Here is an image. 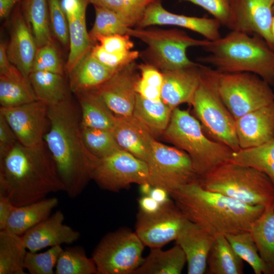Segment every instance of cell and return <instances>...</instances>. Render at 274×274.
I'll list each match as a JSON object with an SVG mask.
<instances>
[{"label":"cell","instance_id":"cell-10","mask_svg":"<svg viewBox=\"0 0 274 274\" xmlns=\"http://www.w3.org/2000/svg\"><path fill=\"white\" fill-rule=\"evenodd\" d=\"M218 90L235 120L274 102V92L270 85L251 73L219 71Z\"/></svg>","mask_w":274,"mask_h":274},{"label":"cell","instance_id":"cell-31","mask_svg":"<svg viewBox=\"0 0 274 274\" xmlns=\"http://www.w3.org/2000/svg\"><path fill=\"white\" fill-rule=\"evenodd\" d=\"M270 274H274V206L265 208L249 230Z\"/></svg>","mask_w":274,"mask_h":274},{"label":"cell","instance_id":"cell-5","mask_svg":"<svg viewBox=\"0 0 274 274\" xmlns=\"http://www.w3.org/2000/svg\"><path fill=\"white\" fill-rule=\"evenodd\" d=\"M165 139L190 157L198 177L229 161L233 152L224 144L208 138L202 126L188 110L176 108L163 133Z\"/></svg>","mask_w":274,"mask_h":274},{"label":"cell","instance_id":"cell-9","mask_svg":"<svg viewBox=\"0 0 274 274\" xmlns=\"http://www.w3.org/2000/svg\"><path fill=\"white\" fill-rule=\"evenodd\" d=\"M145 246L135 231L123 227L105 235L91 257L98 274H133L143 260Z\"/></svg>","mask_w":274,"mask_h":274},{"label":"cell","instance_id":"cell-48","mask_svg":"<svg viewBox=\"0 0 274 274\" xmlns=\"http://www.w3.org/2000/svg\"><path fill=\"white\" fill-rule=\"evenodd\" d=\"M128 35H115L99 37L96 42L106 51L112 53H123L131 51L134 46Z\"/></svg>","mask_w":274,"mask_h":274},{"label":"cell","instance_id":"cell-32","mask_svg":"<svg viewBox=\"0 0 274 274\" xmlns=\"http://www.w3.org/2000/svg\"><path fill=\"white\" fill-rule=\"evenodd\" d=\"M28 78L38 100L48 106L70 98L63 75L42 72H31Z\"/></svg>","mask_w":274,"mask_h":274},{"label":"cell","instance_id":"cell-50","mask_svg":"<svg viewBox=\"0 0 274 274\" xmlns=\"http://www.w3.org/2000/svg\"><path fill=\"white\" fill-rule=\"evenodd\" d=\"M67 19L86 12L90 0H60Z\"/></svg>","mask_w":274,"mask_h":274},{"label":"cell","instance_id":"cell-43","mask_svg":"<svg viewBox=\"0 0 274 274\" xmlns=\"http://www.w3.org/2000/svg\"><path fill=\"white\" fill-rule=\"evenodd\" d=\"M62 250L59 245L52 247L42 253L27 251L24 267L30 274H54V268Z\"/></svg>","mask_w":274,"mask_h":274},{"label":"cell","instance_id":"cell-4","mask_svg":"<svg viewBox=\"0 0 274 274\" xmlns=\"http://www.w3.org/2000/svg\"><path fill=\"white\" fill-rule=\"evenodd\" d=\"M200 60L222 73L248 72L274 85V49L257 35L231 31L203 47Z\"/></svg>","mask_w":274,"mask_h":274},{"label":"cell","instance_id":"cell-11","mask_svg":"<svg viewBox=\"0 0 274 274\" xmlns=\"http://www.w3.org/2000/svg\"><path fill=\"white\" fill-rule=\"evenodd\" d=\"M148 183L169 193L198 179L189 156L184 151L157 142L151 144L146 161Z\"/></svg>","mask_w":274,"mask_h":274},{"label":"cell","instance_id":"cell-25","mask_svg":"<svg viewBox=\"0 0 274 274\" xmlns=\"http://www.w3.org/2000/svg\"><path fill=\"white\" fill-rule=\"evenodd\" d=\"M38 100L29 78L12 63L0 72L1 107L19 106Z\"/></svg>","mask_w":274,"mask_h":274},{"label":"cell","instance_id":"cell-53","mask_svg":"<svg viewBox=\"0 0 274 274\" xmlns=\"http://www.w3.org/2000/svg\"><path fill=\"white\" fill-rule=\"evenodd\" d=\"M149 195L161 204L172 199L169 192L165 189L159 187H153Z\"/></svg>","mask_w":274,"mask_h":274},{"label":"cell","instance_id":"cell-6","mask_svg":"<svg viewBox=\"0 0 274 274\" xmlns=\"http://www.w3.org/2000/svg\"><path fill=\"white\" fill-rule=\"evenodd\" d=\"M201 186L250 206H274V185L253 167L228 161L199 177Z\"/></svg>","mask_w":274,"mask_h":274},{"label":"cell","instance_id":"cell-28","mask_svg":"<svg viewBox=\"0 0 274 274\" xmlns=\"http://www.w3.org/2000/svg\"><path fill=\"white\" fill-rule=\"evenodd\" d=\"M75 94L81 111V126L112 131L115 115L105 105L96 89Z\"/></svg>","mask_w":274,"mask_h":274},{"label":"cell","instance_id":"cell-33","mask_svg":"<svg viewBox=\"0 0 274 274\" xmlns=\"http://www.w3.org/2000/svg\"><path fill=\"white\" fill-rule=\"evenodd\" d=\"M27 249L22 237L4 229L0 230V274H24Z\"/></svg>","mask_w":274,"mask_h":274},{"label":"cell","instance_id":"cell-46","mask_svg":"<svg viewBox=\"0 0 274 274\" xmlns=\"http://www.w3.org/2000/svg\"><path fill=\"white\" fill-rule=\"evenodd\" d=\"M90 51L91 54L100 62L115 70H119L135 61L140 53L136 50L123 53H110L105 50L98 44H95Z\"/></svg>","mask_w":274,"mask_h":274},{"label":"cell","instance_id":"cell-40","mask_svg":"<svg viewBox=\"0 0 274 274\" xmlns=\"http://www.w3.org/2000/svg\"><path fill=\"white\" fill-rule=\"evenodd\" d=\"M93 6L95 18L89 36L94 44L99 37L128 34L130 27L118 15L105 8Z\"/></svg>","mask_w":274,"mask_h":274},{"label":"cell","instance_id":"cell-27","mask_svg":"<svg viewBox=\"0 0 274 274\" xmlns=\"http://www.w3.org/2000/svg\"><path fill=\"white\" fill-rule=\"evenodd\" d=\"M150 248L133 274H180L187 260L181 248L177 244L169 249Z\"/></svg>","mask_w":274,"mask_h":274},{"label":"cell","instance_id":"cell-37","mask_svg":"<svg viewBox=\"0 0 274 274\" xmlns=\"http://www.w3.org/2000/svg\"><path fill=\"white\" fill-rule=\"evenodd\" d=\"M225 236L236 254L250 265L255 274H270L249 231L229 234Z\"/></svg>","mask_w":274,"mask_h":274},{"label":"cell","instance_id":"cell-42","mask_svg":"<svg viewBox=\"0 0 274 274\" xmlns=\"http://www.w3.org/2000/svg\"><path fill=\"white\" fill-rule=\"evenodd\" d=\"M138 67L141 76L135 85L136 93L146 99L160 100L163 79L162 73L146 63L138 65Z\"/></svg>","mask_w":274,"mask_h":274},{"label":"cell","instance_id":"cell-8","mask_svg":"<svg viewBox=\"0 0 274 274\" xmlns=\"http://www.w3.org/2000/svg\"><path fill=\"white\" fill-rule=\"evenodd\" d=\"M127 35L146 44L147 48L140 53V56L144 63L161 72L192 64L194 62L187 55V49L191 47L203 48L210 42L207 39H196L177 28L130 27Z\"/></svg>","mask_w":274,"mask_h":274},{"label":"cell","instance_id":"cell-20","mask_svg":"<svg viewBox=\"0 0 274 274\" xmlns=\"http://www.w3.org/2000/svg\"><path fill=\"white\" fill-rule=\"evenodd\" d=\"M213 236L198 225L185 221L175 240L186 256L188 274H203L207 271L208 255Z\"/></svg>","mask_w":274,"mask_h":274},{"label":"cell","instance_id":"cell-34","mask_svg":"<svg viewBox=\"0 0 274 274\" xmlns=\"http://www.w3.org/2000/svg\"><path fill=\"white\" fill-rule=\"evenodd\" d=\"M229 161L256 169L274 185V138L257 146L233 151Z\"/></svg>","mask_w":274,"mask_h":274},{"label":"cell","instance_id":"cell-22","mask_svg":"<svg viewBox=\"0 0 274 274\" xmlns=\"http://www.w3.org/2000/svg\"><path fill=\"white\" fill-rule=\"evenodd\" d=\"M14 18L7 54L11 63L28 77L38 46L31 28L19 10Z\"/></svg>","mask_w":274,"mask_h":274},{"label":"cell","instance_id":"cell-36","mask_svg":"<svg viewBox=\"0 0 274 274\" xmlns=\"http://www.w3.org/2000/svg\"><path fill=\"white\" fill-rule=\"evenodd\" d=\"M70 52L65 65L69 73L94 45L86 28V13L67 18Z\"/></svg>","mask_w":274,"mask_h":274},{"label":"cell","instance_id":"cell-57","mask_svg":"<svg viewBox=\"0 0 274 274\" xmlns=\"http://www.w3.org/2000/svg\"><path fill=\"white\" fill-rule=\"evenodd\" d=\"M271 33L274 41V15H273L271 24Z\"/></svg>","mask_w":274,"mask_h":274},{"label":"cell","instance_id":"cell-47","mask_svg":"<svg viewBox=\"0 0 274 274\" xmlns=\"http://www.w3.org/2000/svg\"><path fill=\"white\" fill-rule=\"evenodd\" d=\"M196 5L210 13L221 25L228 26L230 14V0H183Z\"/></svg>","mask_w":274,"mask_h":274},{"label":"cell","instance_id":"cell-16","mask_svg":"<svg viewBox=\"0 0 274 274\" xmlns=\"http://www.w3.org/2000/svg\"><path fill=\"white\" fill-rule=\"evenodd\" d=\"M135 61L116 72L107 81L96 88L102 100L115 116L133 115L139 78Z\"/></svg>","mask_w":274,"mask_h":274},{"label":"cell","instance_id":"cell-19","mask_svg":"<svg viewBox=\"0 0 274 274\" xmlns=\"http://www.w3.org/2000/svg\"><path fill=\"white\" fill-rule=\"evenodd\" d=\"M201 64L162 72L161 100L173 110L181 104L192 105L198 86Z\"/></svg>","mask_w":274,"mask_h":274},{"label":"cell","instance_id":"cell-45","mask_svg":"<svg viewBox=\"0 0 274 274\" xmlns=\"http://www.w3.org/2000/svg\"><path fill=\"white\" fill-rule=\"evenodd\" d=\"M51 28L58 41L65 46L69 45V29L66 16L60 0H48Z\"/></svg>","mask_w":274,"mask_h":274},{"label":"cell","instance_id":"cell-58","mask_svg":"<svg viewBox=\"0 0 274 274\" xmlns=\"http://www.w3.org/2000/svg\"><path fill=\"white\" fill-rule=\"evenodd\" d=\"M273 12L274 13V5H273Z\"/></svg>","mask_w":274,"mask_h":274},{"label":"cell","instance_id":"cell-18","mask_svg":"<svg viewBox=\"0 0 274 274\" xmlns=\"http://www.w3.org/2000/svg\"><path fill=\"white\" fill-rule=\"evenodd\" d=\"M64 215L57 210L22 235L28 251L37 252L62 244H71L80 238V233L63 223Z\"/></svg>","mask_w":274,"mask_h":274},{"label":"cell","instance_id":"cell-21","mask_svg":"<svg viewBox=\"0 0 274 274\" xmlns=\"http://www.w3.org/2000/svg\"><path fill=\"white\" fill-rule=\"evenodd\" d=\"M241 149L263 144L274 138V102L235 119Z\"/></svg>","mask_w":274,"mask_h":274},{"label":"cell","instance_id":"cell-7","mask_svg":"<svg viewBox=\"0 0 274 274\" xmlns=\"http://www.w3.org/2000/svg\"><path fill=\"white\" fill-rule=\"evenodd\" d=\"M219 71L201 64L200 81L192 106L202 126L214 140L233 151L240 147L235 129V120L218 90Z\"/></svg>","mask_w":274,"mask_h":274},{"label":"cell","instance_id":"cell-55","mask_svg":"<svg viewBox=\"0 0 274 274\" xmlns=\"http://www.w3.org/2000/svg\"><path fill=\"white\" fill-rule=\"evenodd\" d=\"M12 64L7 51L6 45L2 42L0 44V72L9 67Z\"/></svg>","mask_w":274,"mask_h":274},{"label":"cell","instance_id":"cell-44","mask_svg":"<svg viewBox=\"0 0 274 274\" xmlns=\"http://www.w3.org/2000/svg\"><path fill=\"white\" fill-rule=\"evenodd\" d=\"M35 71L63 75L64 69L61 58L53 43L38 48L31 70V72Z\"/></svg>","mask_w":274,"mask_h":274},{"label":"cell","instance_id":"cell-23","mask_svg":"<svg viewBox=\"0 0 274 274\" xmlns=\"http://www.w3.org/2000/svg\"><path fill=\"white\" fill-rule=\"evenodd\" d=\"M112 132L120 148L146 162L154 137L133 115H115Z\"/></svg>","mask_w":274,"mask_h":274},{"label":"cell","instance_id":"cell-26","mask_svg":"<svg viewBox=\"0 0 274 274\" xmlns=\"http://www.w3.org/2000/svg\"><path fill=\"white\" fill-rule=\"evenodd\" d=\"M58 203L57 197H51L24 206H14L5 229L22 235L31 228L47 218Z\"/></svg>","mask_w":274,"mask_h":274},{"label":"cell","instance_id":"cell-1","mask_svg":"<svg viewBox=\"0 0 274 274\" xmlns=\"http://www.w3.org/2000/svg\"><path fill=\"white\" fill-rule=\"evenodd\" d=\"M50 128L45 144L55 163L64 191L78 196L92 180L98 158L87 149L82 138L77 108L70 98L49 106Z\"/></svg>","mask_w":274,"mask_h":274},{"label":"cell","instance_id":"cell-54","mask_svg":"<svg viewBox=\"0 0 274 274\" xmlns=\"http://www.w3.org/2000/svg\"><path fill=\"white\" fill-rule=\"evenodd\" d=\"M21 0H0V17L7 18L14 6Z\"/></svg>","mask_w":274,"mask_h":274},{"label":"cell","instance_id":"cell-30","mask_svg":"<svg viewBox=\"0 0 274 274\" xmlns=\"http://www.w3.org/2000/svg\"><path fill=\"white\" fill-rule=\"evenodd\" d=\"M172 111L161 99L150 100L136 93L133 116L154 137L164 133L169 123Z\"/></svg>","mask_w":274,"mask_h":274},{"label":"cell","instance_id":"cell-29","mask_svg":"<svg viewBox=\"0 0 274 274\" xmlns=\"http://www.w3.org/2000/svg\"><path fill=\"white\" fill-rule=\"evenodd\" d=\"M209 274H243V260L224 235L215 236L207 259Z\"/></svg>","mask_w":274,"mask_h":274},{"label":"cell","instance_id":"cell-14","mask_svg":"<svg viewBox=\"0 0 274 274\" xmlns=\"http://www.w3.org/2000/svg\"><path fill=\"white\" fill-rule=\"evenodd\" d=\"M49 106L37 100L19 106L0 108L2 114L22 145L35 147L43 145L49 123Z\"/></svg>","mask_w":274,"mask_h":274},{"label":"cell","instance_id":"cell-12","mask_svg":"<svg viewBox=\"0 0 274 274\" xmlns=\"http://www.w3.org/2000/svg\"><path fill=\"white\" fill-rule=\"evenodd\" d=\"M92 180L101 189L117 192L132 184L148 183L147 164L120 149L98 159L93 172Z\"/></svg>","mask_w":274,"mask_h":274},{"label":"cell","instance_id":"cell-41","mask_svg":"<svg viewBox=\"0 0 274 274\" xmlns=\"http://www.w3.org/2000/svg\"><path fill=\"white\" fill-rule=\"evenodd\" d=\"M81 128L87 149L96 158H104L122 149L111 131L81 126Z\"/></svg>","mask_w":274,"mask_h":274},{"label":"cell","instance_id":"cell-2","mask_svg":"<svg viewBox=\"0 0 274 274\" xmlns=\"http://www.w3.org/2000/svg\"><path fill=\"white\" fill-rule=\"evenodd\" d=\"M64 191L55 163L45 144L35 147L19 142L0 158V194L16 207Z\"/></svg>","mask_w":274,"mask_h":274},{"label":"cell","instance_id":"cell-38","mask_svg":"<svg viewBox=\"0 0 274 274\" xmlns=\"http://www.w3.org/2000/svg\"><path fill=\"white\" fill-rule=\"evenodd\" d=\"M154 0H90L93 6L108 9L118 15L130 27H137L148 6Z\"/></svg>","mask_w":274,"mask_h":274},{"label":"cell","instance_id":"cell-39","mask_svg":"<svg viewBox=\"0 0 274 274\" xmlns=\"http://www.w3.org/2000/svg\"><path fill=\"white\" fill-rule=\"evenodd\" d=\"M55 274H98L96 264L83 249L72 247L62 251L55 266Z\"/></svg>","mask_w":274,"mask_h":274},{"label":"cell","instance_id":"cell-17","mask_svg":"<svg viewBox=\"0 0 274 274\" xmlns=\"http://www.w3.org/2000/svg\"><path fill=\"white\" fill-rule=\"evenodd\" d=\"M154 25H168L183 27L196 32L209 41L220 38V22L215 19L188 16L168 11L161 0H154L147 7L144 17L136 27L145 28Z\"/></svg>","mask_w":274,"mask_h":274},{"label":"cell","instance_id":"cell-56","mask_svg":"<svg viewBox=\"0 0 274 274\" xmlns=\"http://www.w3.org/2000/svg\"><path fill=\"white\" fill-rule=\"evenodd\" d=\"M140 185V191L142 195H149L153 187L149 183H145Z\"/></svg>","mask_w":274,"mask_h":274},{"label":"cell","instance_id":"cell-15","mask_svg":"<svg viewBox=\"0 0 274 274\" xmlns=\"http://www.w3.org/2000/svg\"><path fill=\"white\" fill-rule=\"evenodd\" d=\"M274 0H230L228 28L262 38L274 49L271 33Z\"/></svg>","mask_w":274,"mask_h":274},{"label":"cell","instance_id":"cell-3","mask_svg":"<svg viewBox=\"0 0 274 274\" xmlns=\"http://www.w3.org/2000/svg\"><path fill=\"white\" fill-rule=\"evenodd\" d=\"M169 195L186 219L214 236L249 231L265 209L206 190L198 179Z\"/></svg>","mask_w":274,"mask_h":274},{"label":"cell","instance_id":"cell-35","mask_svg":"<svg viewBox=\"0 0 274 274\" xmlns=\"http://www.w3.org/2000/svg\"><path fill=\"white\" fill-rule=\"evenodd\" d=\"M22 11L38 48L53 43L48 0H23Z\"/></svg>","mask_w":274,"mask_h":274},{"label":"cell","instance_id":"cell-51","mask_svg":"<svg viewBox=\"0 0 274 274\" xmlns=\"http://www.w3.org/2000/svg\"><path fill=\"white\" fill-rule=\"evenodd\" d=\"M14 207L8 197L0 194V230L6 229L7 221Z\"/></svg>","mask_w":274,"mask_h":274},{"label":"cell","instance_id":"cell-24","mask_svg":"<svg viewBox=\"0 0 274 274\" xmlns=\"http://www.w3.org/2000/svg\"><path fill=\"white\" fill-rule=\"evenodd\" d=\"M90 51L68 73L69 87L75 94L96 89L118 71L100 62L91 54Z\"/></svg>","mask_w":274,"mask_h":274},{"label":"cell","instance_id":"cell-49","mask_svg":"<svg viewBox=\"0 0 274 274\" xmlns=\"http://www.w3.org/2000/svg\"><path fill=\"white\" fill-rule=\"evenodd\" d=\"M18 142L14 132L0 114V158L9 152Z\"/></svg>","mask_w":274,"mask_h":274},{"label":"cell","instance_id":"cell-13","mask_svg":"<svg viewBox=\"0 0 274 274\" xmlns=\"http://www.w3.org/2000/svg\"><path fill=\"white\" fill-rule=\"evenodd\" d=\"M186 220L172 199L154 213L139 211L134 231L145 246L150 249L162 248L176 240Z\"/></svg>","mask_w":274,"mask_h":274},{"label":"cell","instance_id":"cell-52","mask_svg":"<svg viewBox=\"0 0 274 274\" xmlns=\"http://www.w3.org/2000/svg\"><path fill=\"white\" fill-rule=\"evenodd\" d=\"M139 211L145 214H152L157 212L162 204L150 195H142L138 199Z\"/></svg>","mask_w":274,"mask_h":274}]
</instances>
